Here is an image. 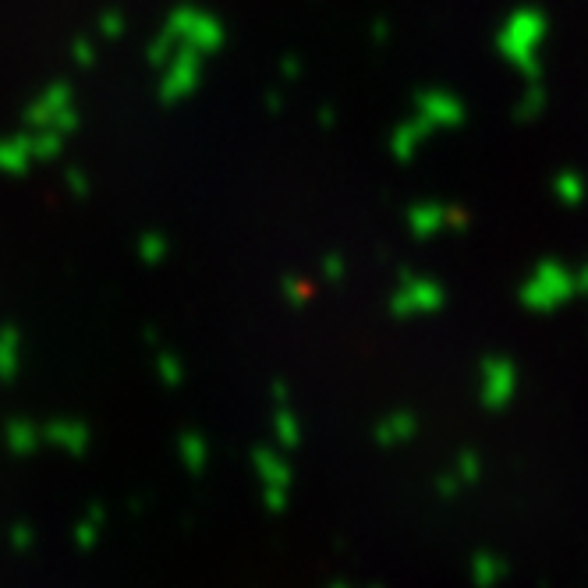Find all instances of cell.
Listing matches in <instances>:
<instances>
[{
	"label": "cell",
	"mask_w": 588,
	"mask_h": 588,
	"mask_svg": "<svg viewBox=\"0 0 588 588\" xmlns=\"http://www.w3.org/2000/svg\"><path fill=\"white\" fill-rule=\"evenodd\" d=\"M567 291H571V284H567L564 273H560L557 266H546V270H539V277L532 280V287H528V302L532 305L567 302Z\"/></svg>",
	"instance_id": "6da1fadb"
},
{
	"label": "cell",
	"mask_w": 588,
	"mask_h": 588,
	"mask_svg": "<svg viewBox=\"0 0 588 588\" xmlns=\"http://www.w3.org/2000/svg\"><path fill=\"white\" fill-rule=\"evenodd\" d=\"M585 287H588V273H585Z\"/></svg>",
	"instance_id": "7a4b0ae2"
}]
</instances>
